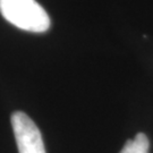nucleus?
Instances as JSON below:
<instances>
[{
  "instance_id": "obj_1",
  "label": "nucleus",
  "mask_w": 153,
  "mask_h": 153,
  "mask_svg": "<svg viewBox=\"0 0 153 153\" xmlns=\"http://www.w3.org/2000/svg\"><path fill=\"white\" fill-rule=\"evenodd\" d=\"M0 13L16 27L33 33H43L50 27V18L35 0H0Z\"/></svg>"
},
{
  "instance_id": "obj_2",
  "label": "nucleus",
  "mask_w": 153,
  "mask_h": 153,
  "mask_svg": "<svg viewBox=\"0 0 153 153\" xmlns=\"http://www.w3.org/2000/svg\"><path fill=\"white\" fill-rule=\"evenodd\" d=\"M11 126L18 153H45L41 131L26 114L22 111L14 112L11 116Z\"/></svg>"
},
{
  "instance_id": "obj_3",
  "label": "nucleus",
  "mask_w": 153,
  "mask_h": 153,
  "mask_svg": "<svg viewBox=\"0 0 153 153\" xmlns=\"http://www.w3.org/2000/svg\"><path fill=\"white\" fill-rule=\"evenodd\" d=\"M150 142L145 134L138 133L134 140H128L125 143L120 153H149Z\"/></svg>"
}]
</instances>
